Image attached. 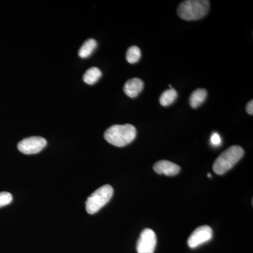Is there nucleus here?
I'll list each match as a JSON object with an SVG mask.
<instances>
[{
    "label": "nucleus",
    "instance_id": "obj_1",
    "mask_svg": "<svg viewBox=\"0 0 253 253\" xmlns=\"http://www.w3.org/2000/svg\"><path fill=\"white\" fill-rule=\"evenodd\" d=\"M136 136V129L130 124L115 125L110 126L104 133V138L109 144L123 147L130 144Z\"/></svg>",
    "mask_w": 253,
    "mask_h": 253
},
{
    "label": "nucleus",
    "instance_id": "obj_2",
    "mask_svg": "<svg viewBox=\"0 0 253 253\" xmlns=\"http://www.w3.org/2000/svg\"><path fill=\"white\" fill-rule=\"evenodd\" d=\"M210 6L208 0H186L178 6L177 14L185 21H196L207 15Z\"/></svg>",
    "mask_w": 253,
    "mask_h": 253
},
{
    "label": "nucleus",
    "instance_id": "obj_3",
    "mask_svg": "<svg viewBox=\"0 0 253 253\" xmlns=\"http://www.w3.org/2000/svg\"><path fill=\"white\" fill-rule=\"evenodd\" d=\"M244 150L239 146H232L225 150L214 161L213 170L217 174H224L243 158Z\"/></svg>",
    "mask_w": 253,
    "mask_h": 253
},
{
    "label": "nucleus",
    "instance_id": "obj_4",
    "mask_svg": "<svg viewBox=\"0 0 253 253\" xmlns=\"http://www.w3.org/2000/svg\"><path fill=\"white\" fill-rule=\"evenodd\" d=\"M113 195L112 186L106 184L96 189L86 201V211L89 214H95L109 202Z\"/></svg>",
    "mask_w": 253,
    "mask_h": 253
},
{
    "label": "nucleus",
    "instance_id": "obj_5",
    "mask_svg": "<svg viewBox=\"0 0 253 253\" xmlns=\"http://www.w3.org/2000/svg\"><path fill=\"white\" fill-rule=\"evenodd\" d=\"M46 139L41 136L26 138L18 144V149L23 154H36L41 152L46 146Z\"/></svg>",
    "mask_w": 253,
    "mask_h": 253
},
{
    "label": "nucleus",
    "instance_id": "obj_6",
    "mask_svg": "<svg viewBox=\"0 0 253 253\" xmlns=\"http://www.w3.org/2000/svg\"><path fill=\"white\" fill-rule=\"evenodd\" d=\"M157 239L154 231L151 229H145L141 233L136 244L138 253H154Z\"/></svg>",
    "mask_w": 253,
    "mask_h": 253
},
{
    "label": "nucleus",
    "instance_id": "obj_7",
    "mask_svg": "<svg viewBox=\"0 0 253 253\" xmlns=\"http://www.w3.org/2000/svg\"><path fill=\"white\" fill-rule=\"evenodd\" d=\"M212 238V230L209 226L198 227L188 239V245L191 249H196L201 245L211 241Z\"/></svg>",
    "mask_w": 253,
    "mask_h": 253
},
{
    "label": "nucleus",
    "instance_id": "obj_8",
    "mask_svg": "<svg viewBox=\"0 0 253 253\" xmlns=\"http://www.w3.org/2000/svg\"><path fill=\"white\" fill-rule=\"evenodd\" d=\"M155 172L159 174L172 176L180 172L181 168L175 163L168 161H160L154 166Z\"/></svg>",
    "mask_w": 253,
    "mask_h": 253
},
{
    "label": "nucleus",
    "instance_id": "obj_9",
    "mask_svg": "<svg viewBox=\"0 0 253 253\" xmlns=\"http://www.w3.org/2000/svg\"><path fill=\"white\" fill-rule=\"evenodd\" d=\"M144 85V82L139 78H132L125 84V93L129 97L135 98L143 90Z\"/></svg>",
    "mask_w": 253,
    "mask_h": 253
},
{
    "label": "nucleus",
    "instance_id": "obj_10",
    "mask_svg": "<svg viewBox=\"0 0 253 253\" xmlns=\"http://www.w3.org/2000/svg\"><path fill=\"white\" fill-rule=\"evenodd\" d=\"M208 92L205 89H197L193 91L189 99L190 106L193 109H197L203 103L206 101L207 97Z\"/></svg>",
    "mask_w": 253,
    "mask_h": 253
},
{
    "label": "nucleus",
    "instance_id": "obj_11",
    "mask_svg": "<svg viewBox=\"0 0 253 253\" xmlns=\"http://www.w3.org/2000/svg\"><path fill=\"white\" fill-rule=\"evenodd\" d=\"M96 46H97V42L95 40H87V41L84 42V44H83L79 50L78 54H79L80 57L83 58V59L89 57L96 49Z\"/></svg>",
    "mask_w": 253,
    "mask_h": 253
},
{
    "label": "nucleus",
    "instance_id": "obj_12",
    "mask_svg": "<svg viewBox=\"0 0 253 253\" xmlns=\"http://www.w3.org/2000/svg\"><path fill=\"white\" fill-rule=\"evenodd\" d=\"M102 76V73L99 68L92 67L88 69L83 76V81L88 84H94Z\"/></svg>",
    "mask_w": 253,
    "mask_h": 253
},
{
    "label": "nucleus",
    "instance_id": "obj_13",
    "mask_svg": "<svg viewBox=\"0 0 253 253\" xmlns=\"http://www.w3.org/2000/svg\"><path fill=\"white\" fill-rule=\"evenodd\" d=\"M177 92L173 88L165 91L160 96V103L163 106H168L173 104L177 98Z\"/></svg>",
    "mask_w": 253,
    "mask_h": 253
},
{
    "label": "nucleus",
    "instance_id": "obj_14",
    "mask_svg": "<svg viewBox=\"0 0 253 253\" xmlns=\"http://www.w3.org/2000/svg\"><path fill=\"white\" fill-rule=\"evenodd\" d=\"M141 56V50L138 46H131L126 53V59L128 63L134 64L139 61Z\"/></svg>",
    "mask_w": 253,
    "mask_h": 253
},
{
    "label": "nucleus",
    "instance_id": "obj_15",
    "mask_svg": "<svg viewBox=\"0 0 253 253\" xmlns=\"http://www.w3.org/2000/svg\"><path fill=\"white\" fill-rule=\"evenodd\" d=\"M12 199V195L10 193L0 192V208L11 204Z\"/></svg>",
    "mask_w": 253,
    "mask_h": 253
},
{
    "label": "nucleus",
    "instance_id": "obj_16",
    "mask_svg": "<svg viewBox=\"0 0 253 253\" xmlns=\"http://www.w3.org/2000/svg\"><path fill=\"white\" fill-rule=\"evenodd\" d=\"M211 143L214 147L220 146L221 144V136L217 132H213L211 136Z\"/></svg>",
    "mask_w": 253,
    "mask_h": 253
},
{
    "label": "nucleus",
    "instance_id": "obj_17",
    "mask_svg": "<svg viewBox=\"0 0 253 253\" xmlns=\"http://www.w3.org/2000/svg\"><path fill=\"white\" fill-rule=\"evenodd\" d=\"M246 111H247V113H249L250 115H253V100H251L250 102H249V104H247V106H246Z\"/></svg>",
    "mask_w": 253,
    "mask_h": 253
},
{
    "label": "nucleus",
    "instance_id": "obj_18",
    "mask_svg": "<svg viewBox=\"0 0 253 253\" xmlns=\"http://www.w3.org/2000/svg\"><path fill=\"white\" fill-rule=\"evenodd\" d=\"M208 177H209V178L212 177V175H211V174H210V173H208Z\"/></svg>",
    "mask_w": 253,
    "mask_h": 253
}]
</instances>
